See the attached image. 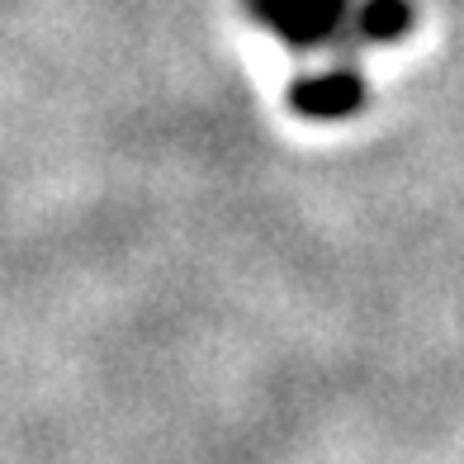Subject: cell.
Here are the masks:
<instances>
[{"instance_id":"3957f363","label":"cell","mask_w":464,"mask_h":464,"mask_svg":"<svg viewBox=\"0 0 464 464\" xmlns=\"http://www.w3.org/2000/svg\"><path fill=\"white\" fill-rule=\"evenodd\" d=\"M417 24L412 0H355L351 19H346V38H342V57H355L365 48H393L403 44Z\"/></svg>"},{"instance_id":"6da1fadb","label":"cell","mask_w":464,"mask_h":464,"mask_svg":"<svg viewBox=\"0 0 464 464\" xmlns=\"http://www.w3.org/2000/svg\"><path fill=\"white\" fill-rule=\"evenodd\" d=\"M351 5L355 0H242V10L299 57L342 48Z\"/></svg>"},{"instance_id":"7a4b0ae2","label":"cell","mask_w":464,"mask_h":464,"mask_svg":"<svg viewBox=\"0 0 464 464\" xmlns=\"http://www.w3.org/2000/svg\"><path fill=\"white\" fill-rule=\"evenodd\" d=\"M365 72L355 57L332 53V62L323 67H308L294 76L289 86V104L294 114H304L308 123H346L351 114L365 110Z\"/></svg>"}]
</instances>
